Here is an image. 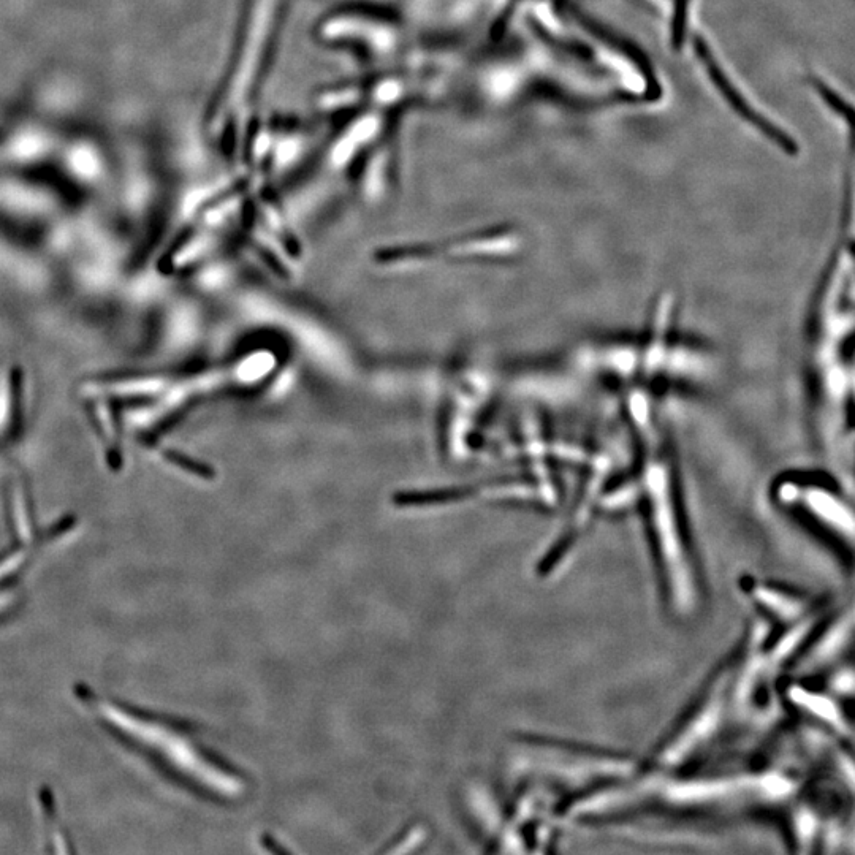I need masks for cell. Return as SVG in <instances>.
<instances>
[{"instance_id": "cell-1", "label": "cell", "mask_w": 855, "mask_h": 855, "mask_svg": "<svg viewBox=\"0 0 855 855\" xmlns=\"http://www.w3.org/2000/svg\"><path fill=\"white\" fill-rule=\"evenodd\" d=\"M806 371L814 439L833 479L854 482L855 260L848 235L832 252L811 309Z\"/></svg>"}, {"instance_id": "cell-2", "label": "cell", "mask_w": 855, "mask_h": 855, "mask_svg": "<svg viewBox=\"0 0 855 855\" xmlns=\"http://www.w3.org/2000/svg\"><path fill=\"white\" fill-rule=\"evenodd\" d=\"M624 415L634 445L632 490L645 510L670 601L678 612L688 613L696 605L697 591L684 536L680 479L672 441L654 393H624Z\"/></svg>"}, {"instance_id": "cell-3", "label": "cell", "mask_w": 855, "mask_h": 855, "mask_svg": "<svg viewBox=\"0 0 855 855\" xmlns=\"http://www.w3.org/2000/svg\"><path fill=\"white\" fill-rule=\"evenodd\" d=\"M653 325L637 335L588 341L566 358L570 373L580 379L623 388V392L672 385H702L718 373L713 350L678 335L672 308L662 304Z\"/></svg>"}, {"instance_id": "cell-4", "label": "cell", "mask_w": 855, "mask_h": 855, "mask_svg": "<svg viewBox=\"0 0 855 855\" xmlns=\"http://www.w3.org/2000/svg\"><path fill=\"white\" fill-rule=\"evenodd\" d=\"M76 696L100 726L175 783L208 797H225L236 789L227 767L209 753L186 722L130 707L84 684L76 688Z\"/></svg>"}, {"instance_id": "cell-5", "label": "cell", "mask_w": 855, "mask_h": 855, "mask_svg": "<svg viewBox=\"0 0 855 855\" xmlns=\"http://www.w3.org/2000/svg\"><path fill=\"white\" fill-rule=\"evenodd\" d=\"M775 493L781 506L852 550L854 515L840 483L833 487L810 475H786L776 483Z\"/></svg>"}, {"instance_id": "cell-6", "label": "cell", "mask_w": 855, "mask_h": 855, "mask_svg": "<svg viewBox=\"0 0 855 855\" xmlns=\"http://www.w3.org/2000/svg\"><path fill=\"white\" fill-rule=\"evenodd\" d=\"M735 659L724 669L716 673L700 696L699 702L692 707L680 727L659 746L654 753L653 765L656 770H672L688 762L707 745L711 737L718 732L729 710L730 683L734 675Z\"/></svg>"}, {"instance_id": "cell-7", "label": "cell", "mask_w": 855, "mask_h": 855, "mask_svg": "<svg viewBox=\"0 0 855 855\" xmlns=\"http://www.w3.org/2000/svg\"><path fill=\"white\" fill-rule=\"evenodd\" d=\"M696 53L699 56L702 64H705L707 67L708 75H710L711 81L715 84L716 89L721 92L722 97L729 103L732 110L740 116V118L745 119L748 124L756 127L764 137H767L768 140L775 143L778 148L783 149L787 154H797L798 148L797 143L792 140L789 135H787L784 130L779 129L778 126H775L773 122L768 121L765 116L757 113L751 105H749L748 100L743 97V94H740L737 88H735L734 83L727 78L726 73L722 72L721 67H719L718 62H716L715 57L711 54L710 48H708L707 43L702 38H696Z\"/></svg>"}, {"instance_id": "cell-8", "label": "cell", "mask_w": 855, "mask_h": 855, "mask_svg": "<svg viewBox=\"0 0 855 855\" xmlns=\"http://www.w3.org/2000/svg\"><path fill=\"white\" fill-rule=\"evenodd\" d=\"M852 635V608L841 613L830 626L822 631L816 642L803 654V658L795 665L798 673H811L821 670L825 665L840 658L844 648L849 645Z\"/></svg>"}, {"instance_id": "cell-9", "label": "cell", "mask_w": 855, "mask_h": 855, "mask_svg": "<svg viewBox=\"0 0 855 855\" xmlns=\"http://www.w3.org/2000/svg\"><path fill=\"white\" fill-rule=\"evenodd\" d=\"M787 697L791 702H794L798 710H802L805 715L811 716L824 726L829 727L835 734L841 735L843 738L851 737V726L844 718L840 705L832 697L825 696L821 692H811L810 689L798 686V684H791L787 688Z\"/></svg>"}, {"instance_id": "cell-10", "label": "cell", "mask_w": 855, "mask_h": 855, "mask_svg": "<svg viewBox=\"0 0 855 855\" xmlns=\"http://www.w3.org/2000/svg\"><path fill=\"white\" fill-rule=\"evenodd\" d=\"M749 593L760 608H764L768 615L783 624L797 623L814 608L811 607L810 602L806 601V597L787 593L784 589L773 588V586L753 583Z\"/></svg>"}, {"instance_id": "cell-11", "label": "cell", "mask_w": 855, "mask_h": 855, "mask_svg": "<svg viewBox=\"0 0 855 855\" xmlns=\"http://www.w3.org/2000/svg\"><path fill=\"white\" fill-rule=\"evenodd\" d=\"M32 551L18 547L0 556V620L15 610L26 570L31 566Z\"/></svg>"}, {"instance_id": "cell-12", "label": "cell", "mask_w": 855, "mask_h": 855, "mask_svg": "<svg viewBox=\"0 0 855 855\" xmlns=\"http://www.w3.org/2000/svg\"><path fill=\"white\" fill-rule=\"evenodd\" d=\"M575 18L583 24V26L588 29L594 37L599 38L602 42L607 43L608 46H612L613 50L618 51V53L624 54V56L629 57L632 62H634L637 67H640V70H643L646 78L648 80L654 81L653 70H651V64L648 59H646L645 54L642 53V50H639L637 46L632 45V43L624 40L620 35H616L615 32L607 31L604 26L601 24H597L593 19L588 18V16L583 15V13L577 12L574 10ZM656 83V81H654Z\"/></svg>"}, {"instance_id": "cell-13", "label": "cell", "mask_w": 855, "mask_h": 855, "mask_svg": "<svg viewBox=\"0 0 855 855\" xmlns=\"http://www.w3.org/2000/svg\"><path fill=\"white\" fill-rule=\"evenodd\" d=\"M811 84H813L814 89L819 92V95H821L822 100H824V102L827 103V105H829V107L832 108V110L835 111L838 116H841L844 121L849 122V124H851V105H849V103L844 102V100L841 99L840 95L836 94V92L833 91L832 88H829V86H827L824 81L819 80V78H813V80H811Z\"/></svg>"}, {"instance_id": "cell-14", "label": "cell", "mask_w": 855, "mask_h": 855, "mask_svg": "<svg viewBox=\"0 0 855 855\" xmlns=\"http://www.w3.org/2000/svg\"><path fill=\"white\" fill-rule=\"evenodd\" d=\"M691 0H675L673 2L672 15V45L675 50H680L686 37L688 27V8Z\"/></svg>"}]
</instances>
